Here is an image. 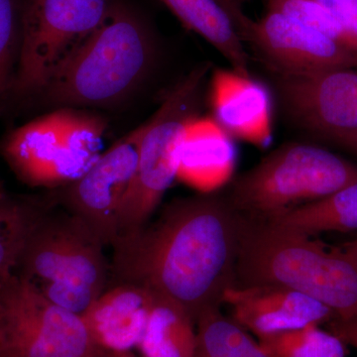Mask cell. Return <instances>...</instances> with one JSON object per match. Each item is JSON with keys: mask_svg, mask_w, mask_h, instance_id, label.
<instances>
[{"mask_svg": "<svg viewBox=\"0 0 357 357\" xmlns=\"http://www.w3.org/2000/svg\"><path fill=\"white\" fill-rule=\"evenodd\" d=\"M218 1H220V3L225 6V8L227 9V11H229L230 15H231V17L234 18V22H236V15H234V11H232V9L230 8L229 4H227V0H218Z\"/></svg>", "mask_w": 357, "mask_h": 357, "instance_id": "cell-30", "label": "cell"}, {"mask_svg": "<svg viewBox=\"0 0 357 357\" xmlns=\"http://www.w3.org/2000/svg\"><path fill=\"white\" fill-rule=\"evenodd\" d=\"M53 198H32L0 192V282L14 273L23 248Z\"/></svg>", "mask_w": 357, "mask_h": 357, "instance_id": "cell-19", "label": "cell"}, {"mask_svg": "<svg viewBox=\"0 0 357 357\" xmlns=\"http://www.w3.org/2000/svg\"><path fill=\"white\" fill-rule=\"evenodd\" d=\"M24 6L25 0H0V105L17 68Z\"/></svg>", "mask_w": 357, "mask_h": 357, "instance_id": "cell-23", "label": "cell"}, {"mask_svg": "<svg viewBox=\"0 0 357 357\" xmlns=\"http://www.w3.org/2000/svg\"><path fill=\"white\" fill-rule=\"evenodd\" d=\"M59 130L68 145L77 153L91 158L102 155L107 123L100 115L77 107H61L53 112Z\"/></svg>", "mask_w": 357, "mask_h": 357, "instance_id": "cell-22", "label": "cell"}, {"mask_svg": "<svg viewBox=\"0 0 357 357\" xmlns=\"http://www.w3.org/2000/svg\"><path fill=\"white\" fill-rule=\"evenodd\" d=\"M157 298L137 284L114 282L81 316L100 351H131L139 344Z\"/></svg>", "mask_w": 357, "mask_h": 357, "instance_id": "cell-14", "label": "cell"}, {"mask_svg": "<svg viewBox=\"0 0 357 357\" xmlns=\"http://www.w3.org/2000/svg\"><path fill=\"white\" fill-rule=\"evenodd\" d=\"M356 182V164L323 147L289 143L239 176L227 198L239 215L265 222Z\"/></svg>", "mask_w": 357, "mask_h": 357, "instance_id": "cell-5", "label": "cell"}, {"mask_svg": "<svg viewBox=\"0 0 357 357\" xmlns=\"http://www.w3.org/2000/svg\"><path fill=\"white\" fill-rule=\"evenodd\" d=\"M81 314L16 273L0 282V357H98Z\"/></svg>", "mask_w": 357, "mask_h": 357, "instance_id": "cell-8", "label": "cell"}, {"mask_svg": "<svg viewBox=\"0 0 357 357\" xmlns=\"http://www.w3.org/2000/svg\"><path fill=\"white\" fill-rule=\"evenodd\" d=\"M222 304L244 330L263 337L335 318L325 305L293 289L275 285L231 286Z\"/></svg>", "mask_w": 357, "mask_h": 357, "instance_id": "cell-13", "label": "cell"}, {"mask_svg": "<svg viewBox=\"0 0 357 357\" xmlns=\"http://www.w3.org/2000/svg\"><path fill=\"white\" fill-rule=\"evenodd\" d=\"M243 223L227 197L174 199L156 222L115 241L112 277L150 289L197 321L206 310L220 307L236 283Z\"/></svg>", "mask_w": 357, "mask_h": 357, "instance_id": "cell-1", "label": "cell"}, {"mask_svg": "<svg viewBox=\"0 0 357 357\" xmlns=\"http://www.w3.org/2000/svg\"><path fill=\"white\" fill-rule=\"evenodd\" d=\"M98 357H136L132 352H102Z\"/></svg>", "mask_w": 357, "mask_h": 357, "instance_id": "cell-29", "label": "cell"}, {"mask_svg": "<svg viewBox=\"0 0 357 357\" xmlns=\"http://www.w3.org/2000/svg\"><path fill=\"white\" fill-rule=\"evenodd\" d=\"M6 191V189H4V185L2 184L1 180H0V192Z\"/></svg>", "mask_w": 357, "mask_h": 357, "instance_id": "cell-31", "label": "cell"}, {"mask_svg": "<svg viewBox=\"0 0 357 357\" xmlns=\"http://www.w3.org/2000/svg\"><path fill=\"white\" fill-rule=\"evenodd\" d=\"M190 31L218 50L234 74L251 77L249 57L236 22L218 0H161Z\"/></svg>", "mask_w": 357, "mask_h": 357, "instance_id": "cell-15", "label": "cell"}, {"mask_svg": "<svg viewBox=\"0 0 357 357\" xmlns=\"http://www.w3.org/2000/svg\"><path fill=\"white\" fill-rule=\"evenodd\" d=\"M326 325L328 331L337 335L345 345H351L357 349V317L347 319H332Z\"/></svg>", "mask_w": 357, "mask_h": 357, "instance_id": "cell-26", "label": "cell"}, {"mask_svg": "<svg viewBox=\"0 0 357 357\" xmlns=\"http://www.w3.org/2000/svg\"><path fill=\"white\" fill-rule=\"evenodd\" d=\"M195 326L184 307L158 295L137 349L142 357H195Z\"/></svg>", "mask_w": 357, "mask_h": 357, "instance_id": "cell-18", "label": "cell"}, {"mask_svg": "<svg viewBox=\"0 0 357 357\" xmlns=\"http://www.w3.org/2000/svg\"><path fill=\"white\" fill-rule=\"evenodd\" d=\"M248 0H227V4H229L230 8L234 11V15H236L237 20V29H238L239 34H241V28L245 24L246 20H248V16H246L241 10V6L244 2Z\"/></svg>", "mask_w": 357, "mask_h": 357, "instance_id": "cell-27", "label": "cell"}, {"mask_svg": "<svg viewBox=\"0 0 357 357\" xmlns=\"http://www.w3.org/2000/svg\"><path fill=\"white\" fill-rule=\"evenodd\" d=\"M333 142L342 148H345V149L349 150L357 156V133L342 136V137L337 138Z\"/></svg>", "mask_w": 357, "mask_h": 357, "instance_id": "cell-28", "label": "cell"}, {"mask_svg": "<svg viewBox=\"0 0 357 357\" xmlns=\"http://www.w3.org/2000/svg\"><path fill=\"white\" fill-rule=\"evenodd\" d=\"M241 38L280 72L307 75L357 68V54L285 14L267 10L257 20L248 18Z\"/></svg>", "mask_w": 357, "mask_h": 357, "instance_id": "cell-11", "label": "cell"}, {"mask_svg": "<svg viewBox=\"0 0 357 357\" xmlns=\"http://www.w3.org/2000/svg\"><path fill=\"white\" fill-rule=\"evenodd\" d=\"M213 110L218 121L229 131L243 137L255 134L267 121L268 102L264 89L236 74H220L213 91Z\"/></svg>", "mask_w": 357, "mask_h": 357, "instance_id": "cell-16", "label": "cell"}, {"mask_svg": "<svg viewBox=\"0 0 357 357\" xmlns=\"http://www.w3.org/2000/svg\"><path fill=\"white\" fill-rule=\"evenodd\" d=\"M144 123L102 152L84 175L55 190L57 206L82 220L105 246L119 236V220L124 199L132 184Z\"/></svg>", "mask_w": 357, "mask_h": 357, "instance_id": "cell-9", "label": "cell"}, {"mask_svg": "<svg viewBox=\"0 0 357 357\" xmlns=\"http://www.w3.org/2000/svg\"><path fill=\"white\" fill-rule=\"evenodd\" d=\"M326 7L351 39L357 53V0H317Z\"/></svg>", "mask_w": 357, "mask_h": 357, "instance_id": "cell-25", "label": "cell"}, {"mask_svg": "<svg viewBox=\"0 0 357 357\" xmlns=\"http://www.w3.org/2000/svg\"><path fill=\"white\" fill-rule=\"evenodd\" d=\"M55 206L33 227L14 273L58 306L83 314L109 286L107 246L82 220Z\"/></svg>", "mask_w": 357, "mask_h": 357, "instance_id": "cell-4", "label": "cell"}, {"mask_svg": "<svg viewBox=\"0 0 357 357\" xmlns=\"http://www.w3.org/2000/svg\"><path fill=\"white\" fill-rule=\"evenodd\" d=\"M0 151L21 182L57 190L84 175L100 158L77 153L59 130L53 112L13 129Z\"/></svg>", "mask_w": 357, "mask_h": 357, "instance_id": "cell-12", "label": "cell"}, {"mask_svg": "<svg viewBox=\"0 0 357 357\" xmlns=\"http://www.w3.org/2000/svg\"><path fill=\"white\" fill-rule=\"evenodd\" d=\"M156 56L146 21L132 7L110 1L100 24L38 96L56 109L114 107L146 82Z\"/></svg>", "mask_w": 357, "mask_h": 357, "instance_id": "cell-3", "label": "cell"}, {"mask_svg": "<svg viewBox=\"0 0 357 357\" xmlns=\"http://www.w3.org/2000/svg\"><path fill=\"white\" fill-rule=\"evenodd\" d=\"M264 222L310 236L326 232L356 231L357 182Z\"/></svg>", "mask_w": 357, "mask_h": 357, "instance_id": "cell-17", "label": "cell"}, {"mask_svg": "<svg viewBox=\"0 0 357 357\" xmlns=\"http://www.w3.org/2000/svg\"><path fill=\"white\" fill-rule=\"evenodd\" d=\"M279 95L292 121L331 141L357 133V68L280 75Z\"/></svg>", "mask_w": 357, "mask_h": 357, "instance_id": "cell-10", "label": "cell"}, {"mask_svg": "<svg viewBox=\"0 0 357 357\" xmlns=\"http://www.w3.org/2000/svg\"><path fill=\"white\" fill-rule=\"evenodd\" d=\"M109 0H25L20 58L9 93L38 96L102 22Z\"/></svg>", "mask_w": 357, "mask_h": 357, "instance_id": "cell-7", "label": "cell"}, {"mask_svg": "<svg viewBox=\"0 0 357 357\" xmlns=\"http://www.w3.org/2000/svg\"><path fill=\"white\" fill-rule=\"evenodd\" d=\"M236 286L293 289L325 305L333 319L357 317V241L328 248L312 236L243 217Z\"/></svg>", "mask_w": 357, "mask_h": 357, "instance_id": "cell-2", "label": "cell"}, {"mask_svg": "<svg viewBox=\"0 0 357 357\" xmlns=\"http://www.w3.org/2000/svg\"><path fill=\"white\" fill-rule=\"evenodd\" d=\"M264 2L267 10L285 14L356 53L344 28L333 13L317 0H264Z\"/></svg>", "mask_w": 357, "mask_h": 357, "instance_id": "cell-24", "label": "cell"}, {"mask_svg": "<svg viewBox=\"0 0 357 357\" xmlns=\"http://www.w3.org/2000/svg\"><path fill=\"white\" fill-rule=\"evenodd\" d=\"M195 357H268L243 326L227 318L220 307L206 310L196 321Z\"/></svg>", "mask_w": 357, "mask_h": 357, "instance_id": "cell-20", "label": "cell"}, {"mask_svg": "<svg viewBox=\"0 0 357 357\" xmlns=\"http://www.w3.org/2000/svg\"><path fill=\"white\" fill-rule=\"evenodd\" d=\"M210 70L208 63L197 66L169 91L159 109L144 122L137 169L119 213L117 239L135 234L149 222L178 177L181 148L188 128L198 119Z\"/></svg>", "mask_w": 357, "mask_h": 357, "instance_id": "cell-6", "label": "cell"}, {"mask_svg": "<svg viewBox=\"0 0 357 357\" xmlns=\"http://www.w3.org/2000/svg\"><path fill=\"white\" fill-rule=\"evenodd\" d=\"M321 325H307L258 337L268 357H345V344Z\"/></svg>", "mask_w": 357, "mask_h": 357, "instance_id": "cell-21", "label": "cell"}]
</instances>
